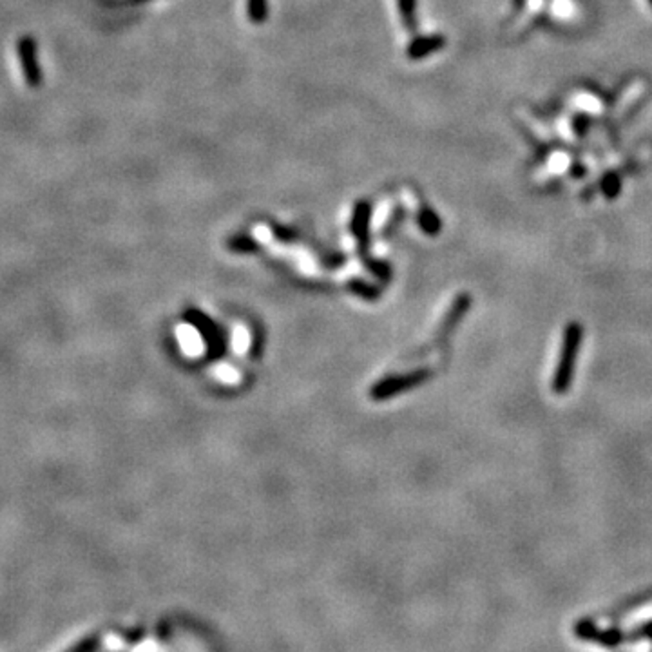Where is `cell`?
Masks as SVG:
<instances>
[{
	"instance_id": "obj_1",
	"label": "cell",
	"mask_w": 652,
	"mask_h": 652,
	"mask_svg": "<svg viewBox=\"0 0 652 652\" xmlns=\"http://www.w3.org/2000/svg\"><path fill=\"white\" fill-rule=\"evenodd\" d=\"M583 341V326L578 321H571L564 328L562 348H560L558 364H556L555 377H553V392L556 395H564L569 392L574 377V364H576L578 352Z\"/></svg>"
},
{
	"instance_id": "obj_2",
	"label": "cell",
	"mask_w": 652,
	"mask_h": 652,
	"mask_svg": "<svg viewBox=\"0 0 652 652\" xmlns=\"http://www.w3.org/2000/svg\"><path fill=\"white\" fill-rule=\"evenodd\" d=\"M574 635L580 639H587V642H596V644L604 645V647H618L627 639V635L620 627H609L605 630H600L596 627L595 620L590 618H583L578 620L573 627Z\"/></svg>"
},
{
	"instance_id": "obj_3",
	"label": "cell",
	"mask_w": 652,
	"mask_h": 652,
	"mask_svg": "<svg viewBox=\"0 0 652 652\" xmlns=\"http://www.w3.org/2000/svg\"><path fill=\"white\" fill-rule=\"evenodd\" d=\"M20 67L26 84L29 87H38L42 84V71H40L38 60H36V42L33 36H22L17 45Z\"/></svg>"
},
{
	"instance_id": "obj_4",
	"label": "cell",
	"mask_w": 652,
	"mask_h": 652,
	"mask_svg": "<svg viewBox=\"0 0 652 652\" xmlns=\"http://www.w3.org/2000/svg\"><path fill=\"white\" fill-rule=\"evenodd\" d=\"M370 218H371V205L368 199H359L355 203L352 212V221H350V230L357 239L359 250L362 256H366L368 250V238H370Z\"/></svg>"
},
{
	"instance_id": "obj_5",
	"label": "cell",
	"mask_w": 652,
	"mask_h": 652,
	"mask_svg": "<svg viewBox=\"0 0 652 652\" xmlns=\"http://www.w3.org/2000/svg\"><path fill=\"white\" fill-rule=\"evenodd\" d=\"M446 38L444 35H426V36H417L410 42V45L406 48V57L410 60H423V58L430 57V55L439 53L441 49H444Z\"/></svg>"
},
{
	"instance_id": "obj_6",
	"label": "cell",
	"mask_w": 652,
	"mask_h": 652,
	"mask_svg": "<svg viewBox=\"0 0 652 652\" xmlns=\"http://www.w3.org/2000/svg\"><path fill=\"white\" fill-rule=\"evenodd\" d=\"M417 223H419V227L427 236H437L442 229V221L439 214L432 207H427V205L420 207L419 214H417Z\"/></svg>"
},
{
	"instance_id": "obj_7",
	"label": "cell",
	"mask_w": 652,
	"mask_h": 652,
	"mask_svg": "<svg viewBox=\"0 0 652 652\" xmlns=\"http://www.w3.org/2000/svg\"><path fill=\"white\" fill-rule=\"evenodd\" d=\"M397 8L406 31L413 33L417 29V0H397Z\"/></svg>"
},
{
	"instance_id": "obj_8",
	"label": "cell",
	"mask_w": 652,
	"mask_h": 652,
	"mask_svg": "<svg viewBox=\"0 0 652 652\" xmlns=\"http://www.w3.org/2000/svg\"><path fill=\"white\" fill-rule=\"evenodd\" d=\"M649 602H652V589L645 590V593H639V595H636V596H632V598H629V600H627V602H623V604L618 605V607L614 609L613 613H611V614L607 613V616L618 618V616H621V614L629 613V611H635V609H636V607H639V605L649 604Z\"/></svg>"
},
{
	"instance_id": "obj_9",
	"label": "cell",
	"mask_w": 652,
	"mask_h": 652,
	"mask_svg": "<svg viewBox=\"0 0 652 652\" xmlns=\"http://www.w3.org/2000/svg\"><path fill=\"white\" fill-rule=\"evenodd\" d=\"M247 11L252 24H263L269 17V4L267 0H248Z\"/></svg>"
},
{
	"instance_id": "obj_10",
	"label": "cell",
	"mask_w": 652,
	"mask_h": 652,
	"mask_svg": "<svg viewBox=\"0 0 652 652\" xmlns=\"http://www.w3.org/2000/svg\"><path fill=\"white\" fill-rule=\"evenodd\" d=\"M229 248L234 252H256L257 243L256 239H252L250 236L238 234V236H234V238L229 239Z\"/></svg>"
},
{
	"instance_id": "obj_11",
	"label": "cell",
	"mask_w": 652,
	"mask_h": 652,
	"mask_svg": "<svg viewBox=\"0 0 652 652\" xmlns=\"http://www.w3.org/2000/svg\"><path fill=\"white\" fill-rule=\"evenodd\" d=\"M180 339H181V344H183V348H185L189 353H192V355H196V353L201 350L199 348V346H201V341H199L196 332H192V330L185 332V334L180 335Z\"/></svg>"
},
{
	"instance_id": "obj_12",
	"label": "cell",
	"mask_w": 652,
	"mask_h": 652,
	"mask_svg": "<svg viewBox=\"0 0 652 652\" xmlns=\"http://www.w3.org/2000/svg\"><path fill=\"white\" fill-rule=\"evenodd\" d=\"M620 183L621 181H620V178L616 176V172H611V174H609V176L604 180V183H602V190H604V194L607 196V198H614V196L620 192Z\"/></svg>"
},
{
	"instance_id": "obj_13",
	"label": "cell",
	"mask_w": 652,
	"mask_h": 652,
	"mask_svg": "<svg viewBox=\"0 0 652 652\" xmlns=\"http://www.w3.org/2000/svg\"><path fill=\"white\" fill-rule=\"evenodd\" d=\"M629 642H636V639H652V620L644 621L642 625L636 627L630 635H627Z\"/></svg>"
},
{
	"instance_id": "obj_14",
	"label": "cell",
	"mask_w": 652,
	"mask_h": 652,
	"mask_svg": "<svg viewBox=\"0 0 652 652\" xmlns=\"http://www.w3.org/2000/svg\"><path fill=\"white\" fill-rule=\"evenodd\" d=\"M272 230H274V236H278V238L283 239V241H288V239L295 238L294 234H290L292 230L285 229V227H281V225H272Z\"/></svg>"
},
{
	"instance_id": "obj_15",
	"label": "cell",
	"mask_w": 652,
	"mask_h": 652,
	"mask_svg": "<svg viewBox=\"0 0 652 652\" xmlns=\"http://www.w3.org/2000/svg\"><path fill=\"white\" fill-rule=\"evenodd\" d=\"M647 2H649V6H651V8H652V0H647Z\"/></svg>"
},
{
	"instance_id": "obj_16",
	"label": "cell",
	"mask_w": 652,
	"mask_h": 652,
	"mask_svg": "<svg viewBox=\"0 0 652 652\" xmlns=\"http://www.w3.org/2000/svg\"><path fill=\"white\" fill-rule=\"evenodd\" d=\"M136 2H141V0H136Z\"/></svg>"
}]
</instances>
